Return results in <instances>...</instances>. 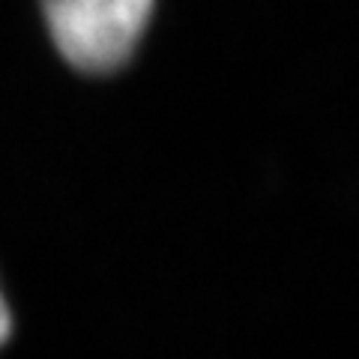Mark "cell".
Instances as JSON below:
<instances>
[{
    "label": "cell",
    "instance_id": "1",
    "mask_svg": "<svg viewBox=\"0 0 359 359\" xmlns=\"http://www.w3.org/2000/svg\"><path fill=\"white\" fill-rule=\"evenodd\" d=\"M159 0H39L54 54L72 72L114 75L135 60Z\"/></svg>",
    "mask_w": 359,
    "mask_h": 359
},
{
    "label": "cell",
    "instance_id": "2",
    "mask_svg": "<svg viewBox=\"0 0 359 359\" xmlns=\"http://www.w3.org/2000/svg\"><path fill=\"white\" fill-rule=\"evenodd\" d=\"M15 332V314H13V306H9V297L4 290V282H0V351L9 344Z\"/></svg>",
    "mask_w": 359,
    "mask_h": 359
}]
</instances>
